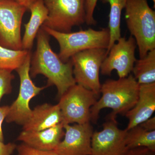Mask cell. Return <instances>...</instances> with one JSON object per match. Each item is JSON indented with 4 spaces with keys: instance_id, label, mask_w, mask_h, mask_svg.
I'll list each match as a JSON object with an SVG mask.
<instances>
[{
    "instance_id": "obj_1",
    "label": "cell",
    "mask_w": 155,
    "mask_h": 155,
    "mask_svg": "<svg viewBox=\"0 0 155 155\" xmlns=\"http://www.w3.org/2000/svg\"><path fill=\"white\" fill-rule=\"evenodd\" d=\"M50 35L42 27L36 37V50L31 58L29 74L31 78L42 75L48 79L47 87L55 86L59 98L76 84L71 60L64 63L52 49Z\"/></svg>"
},
{
    "instance_id": "obj_2",
    "label": "cell",
    "mask_w": 155,
    "mask_h": 155,
    "mask_svg": "<svg viewBox=\"0 0 155 155\" xmlns=\"http://www.w3.org/2000/svg\"><path fill=\"white\" fill-rule=\"evenodd\" d=\"M139 84L132 75L119 78L108 79L101 86L102 97L90 109V119L96 123L101 111L104 108L113 110L108 119L116 121L118 114L125 115L136 104L138 97Z\"/></svg>"
},
{
    "instance_id": "obj_3",
    "label": "cell",
    "mask_w": 155,
    "mask_h": 155,
    "mask_svg": "<svg viewBox=\"0 0 155 155\" xmlns=\"http://www.w3.org/2000/svg\"><path fill=\"white\" fill-rule=\"evenodd\" d=\"M125 19L131 36L138 46L140 58L155 49V11L147 0H127Z\"/></svg>"
},
{
    "instance_id": "obj_4",
    "label": "cell",
    "mask_w": 155,
    "mask_h": 155,
    "mask_svg": "<svg viewBox=\"0 0 155 155\" xmlns=\"http://www.w3.org/2000/svg\"><path fill=\"white\" fill-rule=\"evenodd\" d=\"M41 27L58 41L60 47L58 56L64 63L80 52L95 48L107 50L109 46L110 36L108 28L100 30L89 28L76 32L64 33L47 27Z\"/></svg>"
},
{
    "instance_id": "obj_5",
    "label": "cell",
    "mask_w": 155,
    "mask_h": 155,
    "mask_svg": "<svg viewBox=\"0 0 155 155\" xmlns=\"http://www.w3.org/2000/svg\"><path fill=\"white\" fill-rule=\"evenodd\" d=\"M48 19L42 26L69 33L72 28L86 21L85 0H43Z\"/></svg>"
},
{
    "instance_id": "obj_6",
    "label": "cell",
    "mask_w": 155,
    "mask_h": 155,
    "mask_svg": "<svg viewBox=\"0 0 155 155\" xmlns=\"http://www.w3.org/2000/svg\"><path fill=\"white\" fill-rule=\"evenodd\" d=\"M97 96L93 91L77 84L69 87L60 98L58 104L62 125L89 122L90 109L97 101Z\"/></svg>"
},
{
    "instance_id": "obj_7",
    "label": "cell",
    "mask_w": 155,
    "mask_h": 155,
    "mask_svg": "<svg viewBox=\"0 0 155 155\" xmlns=\"http://www.w3.org/2000/svg\"><path fill=\"white\" fill-rule=\"evenodd\" d=\"M107 56V49L95 48L85 50L72 56L70 60L76 83L98 95L101 86L100 81L101 67Z\"/></svg>"
},
{
    "instance_id": "obj_8",
    "label": "cell",
    "mask_w": 155,
    "mask_h": 155,
    "mask_svg": "<svg viewBox=\"0 0 155 155\" xmlns=\"http://www.w3.org/2000/svg\"><path fill=\"white\" fill-rule=\"evenodd\" d=\"M31 54V51L24 63L16 70L20 80L19 92L17 98L10 106L5 119L7 123H15L23 126L30 118L32 112L29 106L31 100L47 87L36 86L31 80L29 74Z\"/></svg>"
},
{
    "instance_id": "obj_9",
    "label": "cell",
    "mask_w": 155,
    "mask_h": 155,
    "mask_svg": "<svg viewBox=\"0 0 155 155\" xmlns=\"http://www.w3.org/2000/svg\"><path fill=\"white\" fill-rule=\"evenodd\" d=\"M28 10L15 0H0V45L22 50L21 34L22 18Z\"/></svg>"
},
{
    "instance_id": "obj_10",
    "label": "cell",
    "mask_w": 155,
    "mask_h": 155,
    "mask_svg": "<svg viewBox=\"0 0 155 155\" xmlns=\"http://www.w3.org/2000/svg\"><path fill=\"white\" fill-rule=\"evenodd\" d=\"M137 44L134 38L121 37L110 49L107 56L103 61L101 72L110 75L116 70L119 78L127 77L132 72L137 59L135 52Z\"/></svg>"
},
{
    "instance_id": "obj_11",
    "label": "cell",
    "mask_w": 155,
    "mask_h": 155,
    "mask_svg": "<svg viewBox=\"0 0 155 155\" xmlns=\"http://www.w3.org/2000/svg\"><path fill=\"white\" fill-rule=\"evenodd\" d=\"M127 130L119 129L116 121L103 124V129L93 132L91 155H126L129 151L126 143Z\"/></svg>"
},
{
    "instance_id": "obj_12",
    "label": "cell",
    "mask_w": 155,
    "mask_h": 155,
    "mask_svg": "<svg viewBox=\"0 0 155 155\" xmlns=\"http://www.w3.org/2000/svg\"><path fill=\"white\" fill-rule=\"evenodd\" d=\"M65 134L63 140L54 152L58 155H91L93 127L89 122L64 125Z\"/></svg>"
},
{
    "instance_id": "obj_13",
    "label": "cell",
    "mask_w": 155,
    "mask_h": 155,
    "mask_svg": "<svg viewBox=\"0 0 155 155\" xmlns=\"http://www.w3.org/2000/svg\"><path fill=\"white\" fill-rule=\"evenodd\" d=\"M155 111V83L139 85L136 104L125 114L128 119L126 130H130L150 119Z\"/></svg>"
},
{
    "instance_id": "obj_14",
    "label": "cell",
    "mask_w": 155,
    "mask_h": 155,
    "mask_svg": "<svg viewBox=\"0 0 155 155\" xmlns=\"http://www.w3.org/2000/svg\"><path fill=\"white\" fill-rule=\"evenodd\" d=\"M65 134L62 123L45 130L39 131L23 130L17 140L36 149L51 151L61 142Z\"/></svg>"
},
{
    "instance_id": "obj_15",
    "label": "cell",
    "mask_w": 155,
    "mask_h": 155,
    "mask_svg": "<svg viewBox=\"0 0 155 155\" xmlns=\"http://www.w3.org/2000/svg\"><path fill=\"white\" fill-rule=\"evenodd\" d=\"M62 115L58 104L45 103L32 110L30 118L22 126L23 130L39 131L54 127L61 123Z\"/></svg>"
},
{
    "instance_id": "obj_16",
    "label": "cell",
    "mask_w": 155,
    "mask_h": 155,
    "mask_svg": "<svg viewBox=\"0 0 155 155\" xmlns=\"http://www.w3.org/2000/svg\"><path fill=\"white\" fill-rule=\"evenodd\" d=\"M28 10L31 12L30 18L29 21L24 24L22 48V49L31 51L39 30L48 19V11L43 0H37Z\"/></svg>"
},
{
    "instance_id": "obj_17",
    "label": "cell",
    "mask_w": 155,
    "mask_h": 155,
    "mask_svg": "<svg viewBox=\"0 0 155 155\" xmlns=\"http://www.w3.org/2000/svg\"><path fill=\"white\" fill-rule=\"evenodd\" d=\"M103 3L110 5L108 28L110 31V43L107 49L108 54L110 49L121 37V18L122 10L125 8L127 0H100Z\"/></svg>"
},
{
    "instance_id": "obj_18",
    "label": "cell",
    "mask_w": 155,
    "mask_h": 155,
    "mask_svg": "<svg viewBox=\"0 0 155 155\" xmlns=\"http://www.w3.org/2000/svg\"><path fill=\"white\" fill-rule=\"evenodd\" d=\"M132 72L139 85L155 83V49L137 60Z\"/></svg>"
},
{
    "instance_id": "obj_19",
    "label": "cell",
    "mask_w": 155,
    "mask_h": 155,
    "mask_svg": "<svg viewBox=\"0 0 155 155\" xmlns=\"http://www.w3.org/2000/svg\"><path fill=\"white\" fill-rule=\"evenodd\" d=\"M126 143L129 150L145 147L155 152V130L149 131L140 125L127 130Z\"/></svg>"
},
{
    "instance_id": "obj_20",
    "label": "cell",
    "mask_w": 155,
    "mask_h": 155,
    "mask_svg": "<svg viewBox=\"0 0 155 155\" xmlns=\"http://www.w3.org/2000/svg\"><path fill=\"white\" fill-rule=\"evenodd\" d=\"M31 51L11 49L0 45V68L11 72L16 71L25 62Z\"/></svg>"
},
{
    "instance_id": "obj_21",
    "label": "cell",
    "mask_w": 155,
    "mask_h": 155,
    "mask_svg": "<svg viewBox=\"0 0 155 155\" xmlns=\"http://www.w3.org/2000/svg\"><path fill=\"white\" fill-rule=\"evenodd\" d=\"M12 72L0 68V103L4 96L12 93V81L15 78Z\"/></svg>"
},
{
    "instance_id": "obj_22",
    "label": "cell",
    "mask_w": 155,
    "mask_h": 155,
    "mask_svg": "<svg viewBox=\"0 0 155 155\" xmlns=\"http://www.w3.org/2000/svg\"><path fill=\"white\" fill-rule=\"evenodd\" d=\"M17 155H58L53 150L45 151L33 148L22 143L17 146Z\"/></svg>"
},
{
    "instance_id": "obj_23",
    "label": "cell",
    "mask_w": 155,
    "mask_h": 155,
    "mask_svg": "<svg viewBox=\"0 0 155 155\" xmlns=\"http://www.w3.org/2000/svg\"><path fill=\"white\" fill-rule=\"evenodd\" d=\"M97 1L98 0H85V22L87 25H94L96 24V21L94 17V14Z\"/></svg>"
},
{
    "instance_id": "obj_24",
    "label": "cell",
    "mask_w": 155,
    "mask_h": 155,
    "mask_svg": "<svg viewBox=\"0 0 155 155\" xmlns=\"http://www.w3.org/2000/svg\"><path fill=\"white\" fill-rule=\"evenodd\" d=\"M17 145L13 143H4L0 140V155H11L17 149Z\"/></svg>"
},
{
    "instance_id": "obj_25",
    "label": "cell",
    "mask_w": 155,
    "mask_h": 155,
    "mask_svg": "<svg viewBox=\"0 0 155 155\" xmlns=\"http://www.w3.org/2000/svg\"><path fill=\"white\" fill-rule=\"evenodd\" d=\"M10 106H0V140L4 141V137L3 134L2 125L4 120H5L7 115L8 114Z\"/></svg>"
},
{
    "instance_id": "obj_26",
    "label": "cell",
    "mask_w": 155,
    "mask_h": 155,
    "mask_svg": "<svg viewBox=\"0 0 155 155\" xmlns=\"http://www.w3.org/2000/svg\"><path fill=\"white\" fill-rule=\"evenodd\" d=\"M127 155H155V152L145 147H139L130 150Z\"/></svg>"
},
{
    "instance_id": "obj_27",
    "label": "cell",
    "mask_w": 155,
    "mask_h": 155,
    "mask_svg": "<svg viewBox=\"0 0 155 155\" xmlns=\"http://www.w3.org/2000/svg\"><path fill=\"white\" fill-rule=\"evenodd\" d=\"M144 129L149 131L155 130V117H151L146 121L140 124Z\"/></svg>"
},
{
    "instance_id": "obj_28",
    "label": "cell",
    "mask_w": 155,
    "mask_h": 155,
    "mask_svg": "<svg viewBox=\"0 0 155 155\" xmlns=\"http://www.w3.org/2000/svg\"><path fill=\"white\" fill-rule=\"evenodd\" d=\"M18 3L25 6V8H27L28 10L29 8L35 2H36L37 0H15Z\"/></svg>"
},
{
    "instance_id": "obj_29",
    "label": "cell",
    "mask_w": 155,
    "mask_h": 155,
    "mask_svg": "<svg viewBox=\"0 0 155 155\" xmlns=\"http://www.w3.org/2000/svg\"><path fill=\"white\" fill-rule=\"evenodd\" d=\"M153 2L154 3V8H155V0H152Z\"/></svg>"
},
{
    "instance_id": "obj_30",
    "label": "cell",
    "mask_w": 155,
    "mask_h": 155,
    "mask_svg": "<svg viewBox=\"0 0 155 155\" xmlns=\"http://www.w3.org/2000/svg\"><path fill=\"white\" fill-rule=\"evenodd\" d=\"M127 154H126V155H127Z\"/></svg>"
}]
</instances>
